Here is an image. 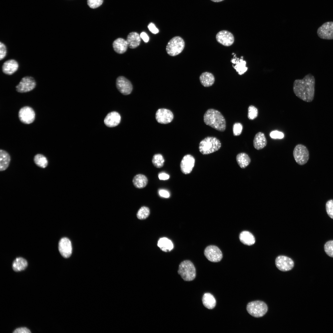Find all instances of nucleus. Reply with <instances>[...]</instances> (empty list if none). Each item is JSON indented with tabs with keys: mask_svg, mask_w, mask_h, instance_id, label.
<instances>
[{
	"mask_svg": "<svg viewBox=\"0 0 333 333\" xmlns=\"http://www.w3.org/2000/svg\"><path fill=\"white\" fill-rule=\"evenodd\" d=\"M315 79L309 73L302 79H296L294 82L293 90L295 95L301 100L307 102H311L314 94Z\"/></svg>",
	"mask_w": 333,
	"mask_h": 333,
	"instance_id": "obj_1",
	"label": "nucleus"
},
{
	"mask_svg": "<svg viewBox=\"0 0 333 333\" xmlns=\"http://www.w3.org/2000/svg\"><path fill=\"white\" fill-rule=\"evenodd\" d=\"M205 123L213 128L221 132L224 131L226 128L225 120L221 113L213 109H208L204 116Z\"/></svg>",
	"mask_w": 333,
	"mask_h": 333,
	"instance_id": "obj_2",
	"label": "nucleus"
},
{
	"mask_svg": "<svg viewBox=\"0 0 333 333\" xmlns=\"http://www.w3.org/2000/svg\"><path fill=\"white\" fill-rule=\"evenodd\" d=\"M221 146L220 141L213 137H207L201 140L199 145L200 152L204 155L208 154L218 150Z\"/></svg>",
	"mask_w": 333,
	"mask_h": 333,
	"instance_id": "obj_3",
	"label": "nucleus"
},
{
	"mask_svg": "<svg viewBox=\"0 0 333 333\" xmlns=\"http://www.w3.org/2000/svg\"><path fill=\"white\" fill-rule=\"evenodd\" d=\"M178 273L186 281L193 280L196 275L195 267L193 263L189 260H184L180 263Z\"/></svg>",
	"mask_w": 333,
	"mask_h": 333,
	"instance_id": "obj_4",
	"label": "nucleus"
},
{
	"mask_svg": "<svg viewBox=\"0 0 333 333\" xmlns=\"http://www.w3.org/2000/svg\"><path fill=\"white\" fill-rule=\"evenodd\" d=\"M246 309L249 314L255 318H258L262 317L266 314L268 307L264 302L257 300L249 303Z\"/></svg>",
	"mask_w": 333,
	"mask_h": 333,
	"instance_id": "obj_5",
	"label": "nucleus"
},
{
	"mask_svg": "<svg viewBox=\"0 0 333 333\" xmlns=\"http://www.w3.org/2000/svg\"><path fill=\"white\" fill-rule=\"evenodd\" d=\"M185 42L179 36L171 39L168 43L166 48L167 53L170 56H175L181 53L184 48Z\"/></svg>",
	"mask_w": 333,
	"mask_h": 333,
	"instance_id": "obj_6",
	"label": "nucleus"
},
{
	"mask_svg": "<svg viewBox=\"0 0 333 333\" xmlns=\"http://www.w3.org/2000/svg\"><path fill=\"white\" fill-rule=\"evenodd\" d=\"M293 155L296 162L300 165L306 163L309 159V151L307 147L302 144H298L295 146Z\"/></svg>",
	"mask_w": 333,
	"mask_h": 333,
	"instance_id": "obj_7",
	"label": "nucleus"
},
{
	"mask_svg": "<svg viewBox=\"0 0 333 333\" xmlns=\"http://www.w3.org/2000/svg\"><path fill=\"white\" fill-rule=\"evenodd\" d=\"M36 82L31 76L23 77L15 87L16 90L20 93H25L33 90L35 87Z\"/></svg>",
	"mask_w": 333,
	"mask_h": 333,
	"instance_id": "obj_8",
	"label": "nucleus"
},
{
	"mask_svg": "<svg viewBox=\"0 0 333 333\" xmlns=\"http://www.w3.org/2000/svg\"><path fill=\"white\" fill-rule=\"evenodd\" d=\"M204 253L206 258L212 262H218L223 257L220 250L218 247L214 245H210L204 249Z\"/></svg>",
	"mask_w": 333,
	"mask_h": 333,
	"instance_id": "obj_9",
	"label": "nucleus"
},
{
	"mask_svg": "<svg viewBox=\"0 0 333 333\" xmlns=\"http://www.w3.org/2000/svg\"><path fill=\"white\" fill-rule=\"evenodd\" d=\"M35 113L30 107L25 106L21 108L19 111L18 116L19 120L25 124L32 123L35 118Z\"/></svg>",
	"mask_w": 333,
	"mask_h": 333,
	"instance_id": "obj_10",
	"label": "nucleus"
},
{
	"mask_svg": "<svg viewBox=\"0 0 333 333\" xmlns=\"http://www.w3.org/2000/svg\"><path fill=\"white\" fill-rule=\"evenodd\" d=\"M317 34L321 39H333V22H327L323 24L318 28Z\"/></svg>",
	"mask_w": 333,
	"mask_h": 333,
	"instance_id": "obj_11",
	"label": "nucleus"
},
{
	"mask_svg": "<svg viewBox=\"0 0 333 333\" xmlns=\"http://www.w3.org/2000/svg\"><path fill=\"white\" fill-rule=\"evenodd\" d=\"M275 265L277 268L282 271H287L292 269L294 263L290 258L284 256H279L275 260Z\"/></svg>",
	"mask_w": 333,
	"mask_h": 333,
	"instance_id": "obj_12",
	"label": "nucleus"
},
{
	"mask_svg": "<svg viewBox=\"0 0 333 333\" xmlns=\"http://www.w3.org/2000/svg\"><path fill=\"white\" fill-rule=\"evenodd\" d=\"M216 39L219 43L225 46H231L234 41V38L232 34L227 30H222L219 32L216 35Z\"/></svg>",
	"mask_w": 333,
	"mask_h": 333,
	"instance_id": "obj_13",
	"label": "nucleus"
},
{
	"mask_svg": "<svg viewBox=\"0 0 333 333\" xmlns=\"http://www.w3.org/2000/svg\"><path fill=\"white\" fill-rule=\"evenodd\" d=\"M116 84L118 89L124 95L129 94L132 90L133 86L131 83L124 76H120L117 77Z\"/></svg>",
	"mask_w": 333,
	"mask_h": 333,
	"instance_id": "obj_14",
	"label": "nucleus"
},
{
	"mask_svg": "<svg viewBox=\"0 0 333 333\" xmlns=\"http://www.w3.org/2000/svg\"><path fill=\"white\" fill-rule=\"evenodd\" d=\"M58 249L60 254L63 257L65 258L69 257L72 251L70 240L67 237L62 238L59 243Z\"/></svg>",
	"mask_w": 333,
	"mask_h": 333,
	"instance_id": "obj_15",
	"label": "nucleus"
},
{
	"mask_svg": "<svg viewBox=\"0 0 333 333\" xmlns=\"http://www.w3.org/2000/svg\"><path fill=\"white\" fill-rule=\"evenodd\" d=\"M195 163V159L192 155L189 154L185 155L180 164L182 172L185 174H190L194 166Z\"/></svg>",
	"mask_w": 333,
	"mask_h": 333,
	"instance_id": "obj_16",
	"label": "nucleus"
},
{
	"mask_svg": "<svg viewBox=\"0 0 333 333\" xmlns=\"http://www.w3.org/2000/svg\"><path fill=\"white\" fill-rule=\"evenodd\" d=\"M156 119L158 122L162 124L170 122L173 118V114L170 110L165 109H159L155 114Z\"/></svg>",
	"mask_w": 333,
	"mask_h": 333,
	"instance_id": "obj_17",
	"label": "nucleus"
},
{
	"mask_svg": "<svg viewBox=\"0 0 333 333\" xmlns=\"http://www.w3.org/2000/svg\"><path fill=\"white\" fill-rule=\"evenodd\" d=\"M233 57L231 60V62L235 65H232V67L238 73L239 75L244 74L248 70V68L246 66V62L243 60V57L241 56L239 59L236 57V54L232 53Z\"/></svg>",
	"mask_w": 333,
	"mask_h": 333,
	"instance_id": "obj_18",
	"label": "nucleus"
},
{
	"mask_svg": "<svg viewBox=\"0 0 333 333\" xmlns=\"http://www.w3.org/2000/svg\"><path fill=\"white\" fill-rule=\"evenodd\" d=\"M18 64L17 61L14 59H10L3 63L2 70L5 74L11 75L18 70Z\"/></svg>",
	"mask_w": 333,
	"mask_h": 333,
	"instance_id": "obj_19",
	"label": "nucleus"
},
{
	"mask_svg": "<svg viewBox=\"0 0 333 333\" xmlns=\"http://www.w3.org/2000/svg\"><path fill=\"white\" fill-rule=\"evenodd\" d=\"M121 117L119 114L115 111L110 112L105 117L104 122L106 126L109 127L116 126L120 123Z\"/></svg>",
	"mask_w": 333,
	"mask_h": 333,
	"instance_id": "obj_20",
	"label": "nucleus"
},
{
	"mask_svg": "<svg viewBox=\"0 0 333 333\" xmlns=\"http://www.w3.org/2000/svg\"><path fill=\"white\" fill-rule=\"evenodd\" d=\"M267 144V140L263 133L259 132L256 134L253 140V145L255 149L257 150L262 149Z\"/></svg>",
	"mask_w": 333,
	"mask_h": 333,
	"instance_id": "obj_21",
	"label": "nucleus"
},
{
	"mask_svg": "<svg viewBox=\"0 0 333 333\" xmlns=\"http://www.w3.org/2000/svg\"><path fill=\"white\" fill-rule=\"evenodd\" d=\"M113 45L114 51L119 54L125 53L128 47L126 40L122 38L115 39L113 43Z\"/></svg>",
	"mask_w": 333,
	"mask_h": 333,
	"instance_id": "obj_22",
	"label": "nucleus"
},
{
	"mask_svg": "<svg viewBox=\"0 0 333 333\" xmlns=\"http://www.w3.org/2000/svg\"><path fill=\"white\" fill-rule=\"evenodd\" d=\"M128 47L130 48L134 49L138 47L140 44L141 37L137 33L132 32L128 35L126 39Z\"/></svg>",
	"mask_w": 333,
	"mask_h": 333,
	"instance_id": "obj_23",
	"label": "nucleus"
},
{
	"mask_svg": "<svg viewBox=\"0 0 333 333\" xmlns=\"http://www.w3.org/2000/svg\"><path fill=\"white\" fill-rule=\"evenodd\" d=\"M199 80L201 84L204 87H208L212 85L215 82V77L211 73L205 72L199 76Z\"/></svg>",
	"mask_w": 333,
	"mask_h": 333,
	"instance_id": "obj_24",
	"label": "nucleus"
},
{
	"mask_svg": "<svg viewBox=\"0 0 333 333\" xmlns=\"http://www.w3.org/2000/svg\"><path fill=\"white\" fill-rule=\"evenodd\" d=\"M239 237L241 242L246 245H251L255 242L254 237L251 232L248 231L242 232L240 234Z\"/></svg>",
	"mask_w": 333,
	"mask_h": 333,
	"instance_id": "obj_25",
	"label": "nucleus"
},
{
	"mask_svg": "<svg viewBox=\"0 0 333 333\" xmlns=\"http://www.w3.org/2000/svg\"><path fill=\"white\" fill-rule=\"evenodd\" d=\"M10 161L9 154L5 150H0V170L2 171L5 170L9 166Z\"/></svg>",
	"mask_w": 333,
	"mask_h": 333,
	"instance_id": "obj_26",
	"label": "nucleus"
},
{
	"mask_svg": "<svg viewBox=\"0 0 333 333\" xmlns=\"http://www.w3.org/2000/svg\"><path fill=\"white\" fill-rule=\"evenodd\" d=\"M132 181L135 187L141 189L145 187L147 185L148 180L147 177L144 175L139 174L134 176Z\"/></svg>",
	"mask_w": 333,
	"mask_h": 333,
	"instance_id": "obj_27",
	"label": "nucleus"
},
{
	"mask_svg": "<svg viewBox=\"0 0 333 333\" xmlns=\"http://www.w3.org/2000/svg\"><path fill=\"white\" fill-rule=\"evenodd\" d=\"M202 301L204 306L209 309L214 308L216 305V301L215 298L209 293H206L204 294Z\"/></svg>",
	"mask_w": 333,
	"mask_h": 333,
	"instance_id": "obj_28",
	"label": "nucleus"
},
{
	"mask_svg": "<svg viewBox=\"0 0 333 333\" xmlns=\"http://www.w3.org/2000/svg\"><path fill=\"white\" fill-rule=\"evenodd\" d=\"M27 265V262L25 259L23 257H18L16 258L13 261L12 267L14 271L19 272L24 270Z\"/></svg>",
	"mask_w": 333,
	"mask_h": 333,
	"instance_id": "obj_29",
	"label": "nucleus"
},
{
	"mask_svg": "<svg viewBox=\"0 0 333 333\" xmlns=\"http://www.w3.org/2000/svg\"><path fill=\"white\" fill-rule=\"evenodd\" d=\"M157 245L161 250L165 252L170 251L173 248L172 241L166 237L160 238L158 241Z\"/></svg>",
	"mask_w": 333,
	"mask_h": 333,
	"instance_id": "obj_30",
	"label": "nucleus"
},
{
	"mask_svg": "<svg viewBox=\"0 0 333 333\" xmlns=\"http://www.w3.org/2000/svg\"><path fill=\"white\" fill-rule=\"evenodd\" d=\"M237 162L241 168H245L248 166L251 162V159L249 155L245 153L238 154L236 156Z\"/></svg>",
	"mask_w": 333,
	"mask_h": 333,
	"instance_id": "obj_31",
	"label": "nucleus"
},
{
	"mask_svg": "<svg viewBox=\"0 0 333 333\" xmlns=\"http://www.w3.org/2000/svg\"><path fill=\"white\" fill-rule=\"evenodd\" d=\"M34 161L38 166L45 168L48 165V161L46 158L41 154H37L34 157Z\"/></svg>",
	"mask_w": 333,
	"mask_h": 333,
	"instance_id": "obj_32",
	"label": "nucleus"
},
{
	"mask_svg": "<svg viewBox=\"0 0 333 333\" xmlns=\"http://www.w3.org/2000/svg\"><path fill=\"white\" fill-rule=\"evenodd\" d=\"M152 161L153 164L155 167L160 168L163 166L164 159L162 154H158L153 156Z\"/></svg>",
	"mask_w": 333,
	"mask_h": 333,
	"instance_id": "obj_33",
	"label": "nucleus"
},
{
	"mask_svg": "<svg viewBox=\"0 0 333 333\" xmlns=\"http://www.w3.org/2000/svg\"><path fill=\"white\" fill-rule=\"evenodd\" d=\"M150 214L149 208L146 206L141 207L137 213V216L140 220H144L148 217Z\"/></svg>",
	"mask_w": 333,
	"mask_h": 333,
	"instance_id": "obj_34",
	"label": "nucleus"
},
{
	"mask_svg": "<svg viewBox=\"0 0 333 333\" xmlns=\"http://www.w3.org/2000/svg\"><path fill=\"white\" fill-rule=\"evenodd\" d=\"M258 114L257 109L254 106L250 105L248 108V117L250 120H253L256 118Z\"/></svg>",
	"mask_w": 333,
	"mask_h": 333,
	"instance_id": "obj_35",
	"label": "nucleus"
},
{
	"mask_svg": "<svg viewBox=\"0 0 333 333\" xmlns=\"http://www.w3.org/2000/svg\"><path fill=\"white\" fill-rule=\"evenodd\" d=\"M324 250L327 255L333 257V240H329L325 243Z\"/></svg>",
	"mask_w": 333,
	"mask_h": 333,
	"instance_id": "obj_36",
	"label": "nucleus"
},
{
	"mask_svg": "<svg viewBox=\"0 0 333 333\" xmlns=\"http://www.w3.org/2000/svg\"><path fill=\"white\" fill-rule=\"evenodd\" d=\"M326 209L328 216L333 219V199H330L327 201L326 204Z\"/></svg>",
	"mask_w": 333,
	"mask_h": 333,
	"instance_id": "obj_37",
	"label": "nucleus"
},
{
	"mask_svg": "<svg viewBox=\"0 0 333 333\" xmlns=\"http://www.w3.org/2000/svg\"><path fill=\"white\" fill-rule=\"evenodd\" d=\"M243 126L240 123H235L233 126V132L234 136H237L240 135L242 131Z\"/></svg>",
	"mask_w": 333,
	"mask_h": 333,
	"instance_id": "obj_38",
	"label": "nucleus"
},
{
	"mask_svg": "<svg viewBox=\"0 0 333 333\" xmlns=\"http://www.w3.org/2000/svg\"><path fill=\"white\" fill-rule=\"evenodd\" d=\"M103 0H87L88 6L91 8L95 9L101 6L102 4Z\"/></svg>",
	"mask_w": 333,
	"mask_h": 333,
	"instance_id": "obj_39",
	"label": "nucleus"
},
{
	"mask_svg": "<svg viewBox=\"0 0 333 333\" xmlns=\"http://www.w3.org/2000/svg\"><path fill=\"white\" fill-rule=\"evenodd\" d=\"M270 136L273 139H281L284 137V134L278 130H274L270 133Z\"/></svg>",
	"mask_w": 333,
	"mask_h": 333,
	"instance_id": "obj_40",
	"label": "nucleus"
},
{
	"mask_svg": "<svg viewBox=\"0 0 333 333\" xmlns=\"http://www.w3.org/2000/svg\"><path fill=\"white\" fill-rule=\"evenodd\" d=\"M7 54V48L6 45L3 43H0V59H3Z\"/></svg>",
	"mask_w": 333,
	"mask_h": 333,
	"instance_id": "obj_41",
	"label": "nucleus"
},
{
	"mask_svg": "<svg viewBox=\"0 0 333 333\" xmlns=\"http://www.w3.org/2000/svg\"><path fill=\"white\" fill-rule=\"evenodd\" d=\"M13 333H30L31 331L28 328L26 327H21L15 329Z\"/></svg>",
	"mask_w": 333,
	"mask_h": 333,
	"instance_id": "obj_42",
	"label": "nucleus"
},
{
	"mask_svg": "<svg viewBox=\"0 0 333 333\" xmlns=\"http://www.w3.org/2000/svg\"><path fill=\"white\" fill-rule=\"evenodd\" d=\"M159 195L162 197L168 198L170 197V194L167 191L163 189H160L158 191Z\"/></svg>",
	"mask_w": 333,
	"mask_h": 333,
	"instance_id": "obj_43",
	"label": "nucleus"
},
{
	"mask_svg": "<svg viewBox=\"0 0 333 333\" xmlns=\"http://www.w3.org/2000/svg\"><path fill=\"white\" fill-rule=\"evenodd\" d=\"M148 27L149 30L153 33L156 34L158 32V29L156 27L154 24L153 23H150Z\"/></svg>",
	"mask_w": 333,
	"mask_h": 333,
	"instance_id": "obj_44",
	"label": "nucleus"
},
{
	"mask_svg": "<svg viewBox=\"0 0 333 333\" xmlns=\"http://www.w3.org/2000/svg\"><path fill=\"white\" fill-rule=\"evenodd\" d=\"M158 177L160 180H166L168 179L170 176L168 174L162 172L158 174Z\"/></svg>",
	"mask_w": 333,
	"mask_h": 333,
	"instance_id": "obj_45",
	"label": "nucleus"
},
{
	"mask_svg": "<svg viewBox=\"0 0 333 333\" xmlns=\"http://www.w3.org/2000/svg\"><path fill=\"white\" fill-rule=\"evenodd\" d=\"M140 36L145 42L147 43L149 41V37L145 32H142L140 34Z\"/></svg>",
	"mask_w": 333,
	"mask_h": 333,
	"instance_id": "obj_46",
	"label": "nucleus"
},
{
	"mask_svg": "<svg viewBox=\"0 0 333 333\" xmlns=\"http://www.w3.org/2000/svg\"><path fill=\"white\" fill-rule=\"evenodd\" d=\"M211 0L213 2H222V1H224V0Z\"/></svg>",
	"mask_w": 333,
	"mask_h": 333,
	"instance_id": "obj_47",
	"label": "nucleus"
}]
</instances>
